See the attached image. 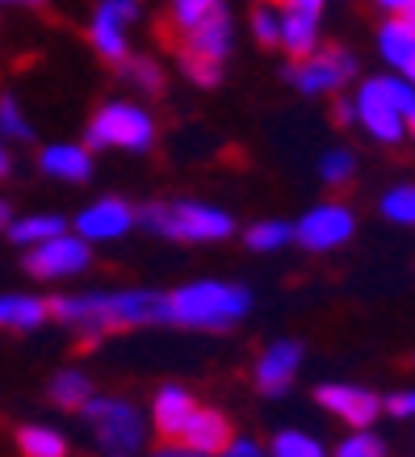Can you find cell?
Instances as JSON below:
<instances>
[{"instance_id": "cell-42", "label": "cell", "mask_w": 415, "mask_h": 457, "mask_svg": "<svg viewBox=\"0 0 415 457\" xmlns=\"http://www.w3.org/2000/svg\"><path fill=\"white\" fill-rule=\"evenodd\" d=\"M403 80H407V84H415V55H411V63L403 68Z\"/></svg>"}, {"instance_id": "cell-20", "label": "cell", "mask_w": 415, "mask_h": 457, "mask_svg": "<svg viewBox=\"0 0 415 457\" xmlns=\"http://www.w3.org/2000/svg\"><path fill=\"white\" fill-rule=\"evenodd\" d=\"M68 231V222L59 219V214H29V219H13L9 222V239L21 244V248H34V244H46V239H55Z\"/></svg>"}, {"instance_id": "cell-16", "label": "cell", "mask_w": 415, "mask_h": 457, "mask_svg": "<svg viewBox=\"0 0 415 457\" xmlns=\"http://www.w3.org/2000/svg\"><path fill=\"white\" fill-rule=\"evenodd\" d=\"M38 164L46 177L68 180V185H80V180L93 177V152L84 143H55V147H42Z\"/></svg>"}, {"instance_id": "cell-25", "label": "cell", "mask_w": 415, "mask_h": 457, "mask_svg": "<svg viewBox=\"0 0 415 457\" xmlns=\"http://www.w3.org/2000/svg\"><path fill=\"white\" fill-rule=\"evenodd\" d=\"M290 239H294V227H290V222L264 219V222H252L248 236H244V244H248L252 252H277V248H286Z\"/></svg>"}, {"instance_id": "cell-34", "label": "cell", "mask_w": 415, "mask_h": 457, "mask_svg": "<svg viewBox=\"0 0 415 457\" xmlns=\"http://www.w3.org/2000/svg\"><path fill=\"white\" fill-rule=\"evenodd\" d=\"M382 407H386L394 420H415V390H399V395H390Z\"/></svg>"}, {"instance_id": "cell-26", "label": "cell", "mask_w": 415, "mask_h": 457, "mask_svg": "<svg viewBox=\"0 0 415 457\" xmlns=\"http://www.w3.org/2000/svg\"><path fill=\"white\" fill-rule=\"evenodd\" d=\"M319 177H323V185H332V189L348 185V180L357 177V155L348 152V147H332V152H323V160H319Z\"/></svg>"}, {"instance_id": "cell-1", "label": "cell", "mask_w": 415, "mask_h": 457, "mask_svg": "<svg viewBox=\"0 0 415 457\" xmlns=\"http://www.w3.org/2000/svg\"><path fill=\"white\" fill-rule=\"evenodd\" d=\"M46 311L68 323L84 340H101L126 328H152L168 323V294L155 290H113V294H68V298H46Z\"/></svg>"}, {"instance_id": "cell-10", "label": "cell", "mask_w": 415, "mask_h": 457, "mask_svg": "<svg viewBox=\"0 0 415 457\" xmlns=\"http://www.w3.org/2000/svg\"><path fill=\"white\" fill-rule=\"evenodd\" d=\"M315 403L323 411H332L336 420H344L353 428H369L382 416V399L365 386H348V382H323L315 390Z\"/></svg>"}, {"instance_id": "cell-31", "label": "cell", "mask_w": 415, "mask_h": 457, "mask_svg": "<svg viewBox=\"0 0 415 457\" xmlns=\"http://www.w3.org/2000/svg\"><path fill=\"white\" fill-rule=\"evenodd\" d=\"M214 4H219V0H172V26H177L180 34H189Z\"/></svg>"}, {"instance_id": "cell-22", "label": "cell", "mask_w": 415, "mask_h": 457, "mask_svg": "<svg viewBox=\"0 0 415 457\" xmlns=\"http://www.w3.org/2000/svg\"><path fill=\"white\" fill-rule=\"evenodd\" d=\"M51 403L55 407H63V411H80L84 403L93 399V382L84 374H76V370H63V374H55L51 378Z\"/></svg>"}, {"instance_id": "cell-14", "label": "cell", "mask_w": 415, "mask_h": 457, "mask_svg": "<svg viewBox=\"0 0 415 457\" xmlns=\"http://www.w3.org/2000/svg\"><path fill=\"white\" fill-rule=\"evenodd\" d=\"M231 13H227V4H214L202 21H197L189 34H185V51L180 55H197V59H210V63H222V59L231 55Z\"/></svg>"}, {"instance_id": "cell-4", "label": "cell", "mask_w": 415, "mask_h": 457, "mask_svg": "<svg viewBox=\"0 0 415 457\" xmlns=\"http://www.w3.org/2000/svg\"><path fill=\"white\" fill-rule=\"evenodd\" d=\"M88 152L97 147H110V152H152L155 143V118L135 101H105L93 118H88Z\"/></svg>"}, {"instance_id": "cell-27", "label": "cell", "mask_w": 415, "mask_h": 457, "mask_svg": "<svg viewBox=\"0 0 415 457\" xmlns=\"http://www.w3.org/2000/svg\"><path fill=\"white\" fill-rule=\"evenodd\" d=\"M269 457H328V449L311 436V432H277L273 436V449H269Z\"/></svg>"}, {"instance_id": "cell-30", "label": "cell", "mask_w": 415, "mask_h": 457, "mask_svg": "<svg viewBox=\"0 0 415 457\" xmlns=\"http://www.w3.org/2000/svg\"><path fill=\"white\" fill-rule=\"evenodd\" d=\"M336 457H386V441L374 436L369 428H357L353 436L336 445Z\"/></svg>"}, {"instance_id": "cell-21", "label": "cell", "mask_w": 415, "mask_h": 457, "mask_svg": "<svg viewBox=\"0 0 415 457\" xmlns=\"http://www.w3.org/2000/svg\"><path fill=\"white\" fill-rule=\"evenodd\" d=\"M378 51H382L390 68H407L415 55V29H407L399 17H390L386 26L378 29Z\"/></svg>"}, {"instance_id": "cell-40", "label": "cell", "mask_w": 415, "mask_h": 457, "mask_svg": "<svg viewBox=\"0 0 415 457\" xmlns=\"http://www.w3.org/2000/svg\"><path fill=\"white\" fill-rule=\"evenodd\" d=\"M0 4H17V9H38V4H46V0H0Z\"/></svg>"}, {"instance_id": "cell-6", "label": "cell", "mask_w": 415, "mask_h": 457, "mask_svg": "<svg viewBox=\"0 0 415 457\" xmlns=\"http://www.w3.org/2000/svg\"><path fill=\"white\" fill-rule=\"evenodd\" d=\"M353 71H357V55L344 51V46H328V51H315V55L298 59L286 76L298 93L306 97H323V93H336V88H344L353 80Z\"/></svg>"}, {"instance_id": "cell-44", "label": "cell", "mask_w": 415, "mask_h": 457, "mask_svg": "<svg viewBox=\"0 0 415 457\" xmlns=\"http://www.w3.org/2000/svg\"><path fill=\"white\" fill-rule=\"evenodd\" d=\"M4 172H9V152L0 147V177H4Z\"/></svg>"}, {"instance_id": "cell-24", "label": "cell", "mask_w": 415, "mask_h": 457, "mask_svg": "<svg viewBox=\"0 0 415 457\" xmlns=\"http://www.w3.org/2000/svg\"><path fill=\"white\" fill-rule=\"evenodd\" d=\"M17 449H21V457H68V441L51 428H21Z\"/></svg>"}, {"instance_id": "cell-39", "label": "cell", "mask_w": 415, "mask_h": 457, "mask_svg": "<svg viewBox=\"0 0 415 457\" xmlns=\"http://www.w3.org/2000/svg\"><path fill=\"white\" fill-rule=\"evenodd\" d=\"M399 21H403V26H407V29H415V0H411V4H407V9H403V13H399Z\"/></svg>"}, {"instance_id": "cell-36", "label": "cell", "mask_w": 415, "mask_h": 457, "mask_svg": "<svg viewBox=\"0 0 415 457\" xmlns=\"http://www.w3.org/2000/svg\"><path fill=\"white\" fill-rule=\"evenodd\" d=\"M286 9H298V13L319 17V13H323V0H286Z\"/></svg>"}, {"instance_id": "cell-29", "label": "cell", "mask_w": 415, "mask_h": 457, "mask_svg": "<svg viewBox=\"0 0 415 457\" xmlns=\"http://www.w3.org/2000/svg\"><path fill=\"white\" fill-rule=\"evenodd\" d=\"M0 135H4V139H17V143L34 139V126H29V118L21 113L17 97H0Z\"/></svg>"}, {"instance_id": "cell-45", "label": "cell", "mask_w": 415, "mask_h": 457, "mask_svg": "<svg viewBox=\"0 0 415 457\" xmlns=\"http://www.w3.org/2000/svg\"><path fill=\"white\" fill-rule=\"evenodd\" d=\"M407 135H415V110L407 113Z\"/></svg>"}, {"instance_id": "cell-8", "label": "cell", "mask_w": 415, "mask_h": 457, "mask_svg": "<svg viewBox=\"0 0 415 457\" xmlns=\"http://www.w3.org/2000/svg\"><path fill=\"white\" fill-rule=\"evenodd\" d=\"M88 261H93L88 244H84L80 236H68V231H63V236L46 239V244H34V248L26 252V273L29 278H42V281H59V278L84 273Z\"/></svg>"}, {"instance_id": "cell-17", "label": "cell", "mask_w": 415, "mask_h": 457, "mask_svg": "<svg viewBox=\"0 0 415 457\" xmlns=\"http://www.w3.org/2000/svg\"><path fill=\"white\" fill-rule=\"evenodd\" d=\"M194 411H197V403H194L189 390L164 386L160 395H155V432H160L168 445L180 441L185 428H189V420H194Z\"/></svg>"}, {"instance_id": "cell-38", "label": "cell", "mask_w": 415, "mask_h": 457, "mask_svg": "<svg viewBox=\"0 0 415 457\" xmlns=\"http://www.w3.org/2000/svg\"><path fill=\"white\" fill-rule=\"evenodd\" d=\"M378 4H382V9H386V13H394V17H399L403 9H407V4H411V0H378Z\"/></svg>"}, {"instance_id": "cell-3", "label": "cell", "mask_w": 415, "mask_h": 457, "mask_svg": "<svg viewBox=\"0 0 415 457\" xmlns=\"http://www.w3.org/2000/svg\"><path fill=\"white\" fill-rule=\"evenodd\" d=\"M135 222L147 227L152 236L180 239V244H219L236 231V219L210 202H147L135 210Z\"/></svg>"}, {"instance_id": "cell-37", "label": "cell", "mask_w": 415, "mask_h": 457, "mask_svg": "<svg viewBox=\"0 0 415 457\" xmlns=\"http://www.w3.org/2000/svg\"><path fill=\"white\" fill-rule=\"evenodd\" d=\"M336 122H357V110H353V101H340V105H336Z\"/></svg>"}, {"instance_id": "cell-32", "label": "cell", "mask_w": 415, "mask_h": 457, "mask_svg": "<svg viewBox=\"0 0 415 457\" xmlns=\"http://www.w3.org/2000/svg\"><path fill=\"white\" fill-rule=\"evenodd\" d=\"M180 68H185V76H189L197 88H214V84L222 80V63H210V59L180 55Z\"/></svg>"}, {"instance_id": "cell-15", "label": "cell", "mask_w": 415, "mask_h": 457, "mask_svg": "<svg viewBox=\"0 0 415 457\" xmlns=\"http://www.w3.org/2000/svg\"><path fill=\"white\" fill-rule=\"evenodd\" d=\"M236 441L231 436V420L222 416V411H214V407H197L194 420H189V428H185V436H180V445L189 449V453H222L227 445Z\"/></svg>"}, {"instance_id": "cell-7", "label": "cell", "mask_w": 415, "mask_h": 457, "mask_svg": "<svg viewBox=\"0 0 415 457\" xmlns=\"http://www.w3.org/2000/svg\"><path fill=\"white\" fill-rule=\"evenodd\" d=\"M138 21V0H101L88 21V42L101 59H130V26Z\"/></svg>"}, {"instance_id": "cell-13", "label": "cell", "mask_w": 415, "mask_h": 457, "mask_svg": "<svg viewBox=\"0 0 415 457\" xmlns=\"http://www.w3.org/2000/svg\"><path fill=\"white\" fill-rule=\"evenodd\" d=\"M303 353L306 348L298 340H277V345L264 348L261 361H256V386H261V395H273V399L286 395L294 386L298 370H303Z\"/></svg>"}, {"instance_id": "cell-9", "label": "cell", "mask_w": 415, "mask_h": 457, "mask_svg": "<svg viewBox=\"0 0 415 457\" xmlns=\"http://www.w3.org/2000/svg\"><path fill=\"white\" fill-rule=\"evenodd\" d=\"M357 231V219H353V210L340 206V202H323V206L306 210L298 227H294V239L303 244L306 252H332L340 244H348Z\"/></svg>"}, {"instance_id": "cell-12", "label": "cell", "mask_w": 415, "mask_h": 457, "mask_svg": "<svg viewBox=\"0 0 415 457\" xmlns=\"http://www.w3.org/2000/svg\"><path fill=\"white\" fill-rule=\"evenodd\" d=\"M135 227V210L126 206L122 197H101L88 210L76 214V236L84 244H105V239H122Z\"/></svg>"}, {"instance_id": "cell-2", "label": "cell", "mask_w": 415, "mask_h": 457, "mask_svg": "<svg viewBox=\"0 0 415 457\" xmlns=\"http://www.w3.org/2000/svg\"><path fill=\"white\" fill-rule=\"evenodd\" d=\"M252 311L248 286L231 281H189L168 294V323L197 328V332H227Z\"/></svg>"}, {"instance_id": "cell-33", "label": "cell", "mask_w": 415, "mask_h": 457, "mask_svg": "<svg viewBox=\"0 0 415 457\" xmlns=\"http://www.w3.org/2000/svg\"><path fill=\"white\" fill-rule=\"evenodd\" d=\"M252 34H256L261 46H277V38H281V17H277V9H256V13H252Z\"/></svg>"}, {"instance_id": "cell-11", "label": "cell", "mask_w": 415, "mask_h": 457, "mask_svg": "<svg viewBox=\"0 0 415 457\" xmlns=\"http://www.w3.org/2000/svg\"><path fill=\"white\" fill-rule=\"evenodd\" d=\"M353 110H357V122L374 135L378 143H399L403 135H407V118H403L394 105H390L386 97H382V88H378V80L369 76V80L361 84L357 101H353Z\"/></svg>"}, {"instance_id": "cell-35", "label": "cell", "mask_w": 415, "mask_h": 457, "mask_svg": "<svg viewBox=\"0 0 415 457\" xmlns=\"http://www.w3.org/2000/svg\"><path fill=\"white\" fill-rule=\"evenodd\" d=\"M222 457H269L256 441H231L227 449H222Z\"/></svg>"}, {"instance_id": "cell-5", "label": "cell", "mask_w": 415, "mask_h": 457, "mask_svg": "<svg viewBox=\"0 0 415 457\" xmlns=\"http://www.w3.org/2000/svg\"><path fill=\"white\" fill-rule=\"evenodd\" d=\"M80 416L88 424V432L97 436V445L110 449V453H135L143 445V420H138V411L126 399H110V395L97 399L93 395L80 407Z\"/></svg>"}, {"instance_id": "cell-41", "label": "cell", "mask_w": 415, "mask_h": 457, "mask_svg": "<svg viewBox=\"0 0 415 457\" xmlns=\"http://www.w3.org/2000/svg\"><path fill=\"white\" fill-rule=\"evenodd\" d=\"M155 457H202V453H189V449H160Z\"/></svg>"}, {"instance_id": "cell-19", "label": "cell", "mask_w": 415, "mask_h": 457, "mask_svg": "<svg viewBox=\"0 0 415 457\" xmlns=\"http://www.w3.org/2000/svg\"><path fill=\"white\" fill-rule=\"evenodd\" d=\"M51 311H46V298H29V294H0V328H17V332H29L46 323Z\"/></svg>"}, {"instance_id": "cell-43", "label": "cell", "mask_w": 415, "mask_h": 457, "mask_svg": "<svg viewBox=\"0 0 415 457\" xmlns=\"http://www.w3.org/2000/svg\"><path fill=\"white\" fill-rule=\"evenodd\" d=\"M0 227H9V202H0Z\"/></svg>"}, {"instance_id": "cell-23", "label": "cell", "mask_w": 415, "mask_h": 457, "mask_svg": "<svg viewBox=\"0 0 415 457\" xmlns=\"http://www.w3.org/2000/svg\"><path fill=\"white\" fill-rule=\"evenodd\" d=\"M122 80L143 93V97H160L164 93V68L147 55H135V59H122Z\"/></svg>"}, {"instance_id": "cell-28", "label": "cell", "mask_w": 415, "mask_h": 457, "mask_svg": "<svg viewBox=\"0 0 415 457\" xmlns=\"http://www.w3.org/2000/svg\"><path fill=\"white\" fill-rule=\"evenodd\" d=\"M382 214L399 227H415V185H394L386 197H382Z\"/></svg>"}, {"instance_id": "cell-18", "label": "cell", "mask_w": 415, "mask_h": 457, "mask_svg": "<svg viewBox=\"0 0 415 457\" xmlns=\"http://www.w3.org/2000/svg\"><path fill=\"white\" fill-rule=\"evenodd\" d=\"M277 17H281V38H277V46H281L294 63L306 59V55H315L319 51V17L298 13V9H286V4H281V13Z\"/></svg>"}]
</instances>
